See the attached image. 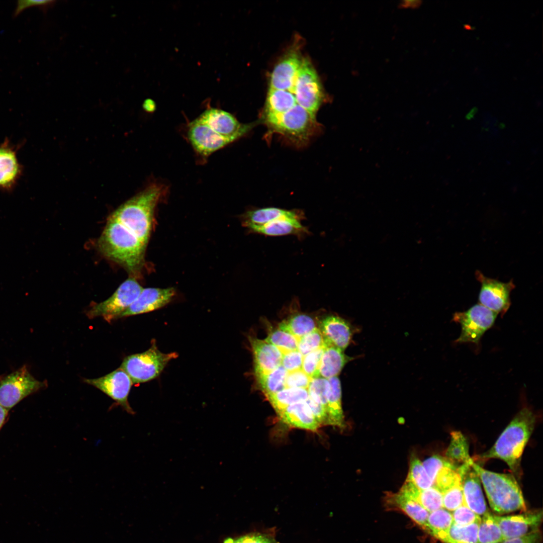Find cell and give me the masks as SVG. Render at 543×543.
I'll return each mask as SVG.
<instances>
[{"label":"cell","mask_w":543,"mask_h":543,"mask_svg":"<svg viewBox=\"0 0 543 543\" xmlns=\"http://www.w3.org/2000/svg\"><path fill=\"white\" fill-rule=\"evenodd\" d=\"M168 186L154 182L120 206L110 215L133 233L146 246L157 204L167 195Z\"/></svg>","instance_id":"obj_1"},{"label":"cell","mask_w":543,"mask_h":543,"mask_svg":"<svg viewBox=\"0 0 543 543\" xmlns=\"http://www.w3.org/2000/svg\"><path fill=\"white\" fill-rule=\"evenodd\" d=\"M97 245L105 256L123 266L130 274L136 275L141 269L146 246L110 216Z\"/></svg>","instance_id":"obj_2"},{"label":"cell","mask_w":543,"mask_h":543,"mask_svg":"<svg viewBox=\"0 0 543 543\" xmlns=\"http://www.w3.org/2000/svg\"><path fill=\"white\" fill-rule=\"evenodd\" d=\"M535 423L534 414L528 408H523L507 425L493 446L482 454L480 458L500 459L518 475L521 457Z\"/></svg>","instance_id":"obj_3"},{"label":"cell","mask_w":543,"mask_h":543,"mask_svg":"<svg viewBox=\"0 0 543 543\" xmlns=\"http://www.w3.org/2000/svg\"><path fill=\"white\" fill-rule=\"evenodd\" d=\"M471 466L482 483L493 510L502 514L525 510L522 491L513 475L486 470L476 464L474 460Z\"/></svg>","instance_id":"obj_4"},{"label":"cell","mask_w":543,"mask_h":543,"mask_svg":"<svg viewBox=\"0 0 543 543\" xmlns=\"http://www.w3.org/2000/svg\"><path fill=\"white\" fill-rule=\"evenodd\" d=\"M177 355L174 352H161L153 340L146 351L126 357L120 368L129 375L133 383H144L158 377L169 361Z\"/></svg>","instance_id":"obj_5"},{"label":"cell","mask_w":543,"mask_h":543,"mask_svg":"<svg viewBox=\"0 0 543 543\" xmlns=\"http://www.w3.org/2000/svg\"><path fill=\"white\" fill-rule=\"evenodd\" d=\"M46 386V382L36 380L23 366L1 380L0 405L9 410L27 396Z\"/></svg>","instance_id":"obj_6"},{"label":"cell","mask_w":543,"mask_h":543,"mask_svg":"<svg viewBox=\"0 0 543 543\" xmlns=\"http://www.w3.org/2000/svg\"><path fill=\"white\" fill-rule=\"evenodd\" d=\"M143 289L134 277H130L111 297L92 306L86 314L89 318L103 317L108 322L119 318L137 299Z\"/></svg>","instance_id":"obj_7"},{"label":"cell","mask_w":543,"mask_h":543,"mask_svg":"<svg viewBox=\"0 0 543 543\" xmlns=\"http://www.w3.org/2000/svg\"><path fill=\"white\" fill-rule=\"evenodd\" d=\"M291 92L297 103L316 117L323 101V93L316 71L306 59L302 60Z\"/></svg>","instance_id":"obj_8"},{"label":"cell","mask_w":543,"mask_h":543,"mask_svg":"<svg viewBox=\"0 0 543 543\" xmlns=\"http://www.w3.org/2000/svg\"><path fill=\"white\" fill-rule=\"evenodd\" d=\"M497 315L480 303L466 311L456 312L452 320L461 326V334L456 342L478 343L484 333L493 325Z\"/></svg>","instance_id":"obj_9"},{"label":"cell","mask_w":543,"mask_h":543,"mask_svg":"<svg viewBox=\"0 0 543 543\" xmlns=\"http://www.w3.org/2000/svg\"><path fill=\"white\" fill-rule=\"evenodd\" d=\"M475 276L481 284L480 304L498 314H504L511 305L510 293L515 288L513 282L503 283L489 278L479 270L476 271Z\"/></svg>","instance_id":"obj_10"},{"label":"cell","mask_w":543,"mask_h":543,"mask_svg":"<svg viewBox=\"0 0 543 543\" xmlns=\"http://www.w3.org/2000/svg\"><path fill=\"white\" fill-rule=\"evenodd\" d=\"M84 381L104 392L128 413L134 414L128 400L133 383L129 375L120 367L103 377L85 379Z\"/></svg>","instance_id":"obj_11"},{"label":"cell","mask_w":543,"mask_h":543,"mask_svg":"<svg viewBox=\"0 0 543 543\" xmlns=\"http://www.w3.org/2000/svg\"><path fill=\"white\" fill-rule=\"evenodd\" d=\"M187 137L197 155L204 160L231 143L214 132L199 117L188 124Z\"/></svg>","instance_id":"obj_12"},{"label":"cell","mask_w":543,"mask_h":543,"mask_svg":"<svg viewBox=\"0 0 543 543\" xmlns=\"http://www.w3.org/2000/svg\"><path fill=\"white\" fill-rule=\"evenodd\" d=\"M198 117L214 132L231 143L251 128V125L241 124L232 114L219 109L208 108Z\"/></svg>","instance_id":"obj_13"},{"label":"cell","mask_w":543,"mask_h":543,"mask_svg":"<svg viewBox=\"0 0 543 543\" xmlns=\"http://www.w3.org/2000/svg\"><path fill=\"white\" fill-rule=\"evenodd\" d=\"M499 526L504 539L525 535L539 529L542 521V511L507 516L494 515Z\"/></svg>","instance_id":"obj_14"},{"label":"cell","mask_w":543,"mask_h":543,"mask_svg":"<svg viewBox=\"0 0 543 543\" xmlns=\"http://www.w3.org/2000/svg\"><path fill=\"white\" fill-rule=\"evenodd\" d=\"M175 294L173 288H147L142 291L134 302L119 318L138 315L159 309L169 303Z\"/></svg>","instance_id":"obj_15"},{"label":"cell","mask_w":543,"mask_h":543,"mask_svg":"<svg viewBox=\"0 0 543 543\" xmlns=\"http://www.w3.org/2000/svg\"><path fill=\"white\" fill-rule=\"evenodd\" d=\"M255 376L267 374L281 365L282 353L275 345L253 336L249 337Z\"/></svg>","instance_id":"obj_16"},{"label":"cell","mask_w":543,"mask_h":543,"mask_svg":"<svg viewBox=\"0 0 543 543\" xmlns=\"http://www.w3.org/2000/svg\"><path fill=\"white\" fill-rule=\"evenodd\" d=\"M17 149L7 139L0 144V190L11 191L22 173Z\"/></svg>","instance_id":"obj_17"},{"label":"cell","mask_w":543,"mask_h":543,"mask_svg":"<svg viewBox=\"0 0 543 543\" xmlns=\"http://www.w3.org/2000/svg\"><path fill=\"white\" fill-rule=\"evenodd\" d=\"M302 60L296 52L286 55L274 67L270 75L269 88L291 92Z\"/></svg>","instance_id":"obj_18"},{"label":"cell","mask_w":543,"mask_h":543,"mask_svg":"<svg viewBox=\"0 0 543 543\" xmlns=\"http://www.w3.org/2000/svg\"><path fill=\"white\" fill-rule=\"evenodd\" d=\"M319 329L323 337L324 346L333 345L344 351L349 345L351 329L349 324L342 318L328 316L320 322Z\"/></svg>","instance_id":"obj_19"},{"label":"cell","mask_w":543,"mask_h":543,"mask_svg":"<svg viewBox=\"0 0 543 543\" xmlns=\"http://www.w3.org/2000/svg\"><path fill=\"white\" fill-rule=\"evenodd\" d=\"M464 505L479 516L488 512L480 479L471 466L462 476Z\"/></svg>","instance_id":"obj_20"},{"label":"cell","mask_w":543,"mask_h":543,"mask_svg":"<svg viewBox=\"0 0 543 543\" xmlns=\"http://www.w3.org/2000/svg\"><path fill=\"white\" fill-rule=\"evenodd\" d=\"M278 415L284 423L293 427L315 431L320 426L305 401L288 406Z\"/></svg>","instance_id":"obj_21"},{"label":"cell","mask_w":543,"mask_h":543,"mask_svg":"<svg viewBox=\"0 0 543 543\" xmlns=\"http://www.w3.org/2000/svg\"><path fill=\"white\" fill-rule=\"evenodd\" d=\"M247 228L252 232L270 236L299 235L308 231L301 224L300 219L289 217L281 218L262 225H252Z\"/></svg>","instance_id":"obj_22"},{"label":"cell","mask_w":543,"mask_h":543,"mask_svg":"<svg viewBox=\"0 0 543 543\" xmlns=\"http://www.w3.org/2000/svg\"><path fill=\"white\" fill-rule=\"evenodd\" d=\"M399 492L417 501L429 513L443 508L442 494L435 487L420 489L406 481Z\"/></svg>","instance_id":"obj_23"},{"label":"cell","mask_w":543,"mask_h":543,"mask_svg":"<svg viewBox=\"0 0 543 543\" xmlns=\"http://www.w3.org/2000/svg\"><path fill=\"white\" fill-rule=\"evenodd\" d=\"M349 359L341 349L333 345H325L319 369V377L328 379L337 376Z\"/></svg>","instance_id":"obj_24"},{"label":"cell","mask_w":543,"mask_h":543,"mask_svg":"<svg viewBox=\"0 0 543 543\" xmlns=\"http://www.w3.org/2000/svg\"><path fill=\"white\" fill-rule=\"evenodd\" d=\"M289 217L301 220L302 213L294 210H287L275 207L252 210L243 217V224L246 228L252 225H262L276 219Z\"/></svg>","instance_id":"obj_25"},{"label":"cell","mask_w":543,"mask_h":543,"mask_svg":"<svg viewBox=\"0 0 543 543\" xmlns=\"http://www.w3.org/2000/svg\"><path fill=\"white\" fill-rule=\"evenodd\" d=\"M330 388L328 395L327 425L342 428L344 426V415L341 405V389L337 376L328 379Z\"/></svg>","instance_id":"obj_26"},{"label":"cell","mask_w":543,"mask_h":543,"mask_svg":"<svg viewBox=\"0 0 543 543\" xmlns=\"http://www.w3.org/2000/svg\"><path fill=\"white\" fill-rule=\"evenodd\" d=\"M297 104L295 96L292 92L269 88L263 117L283 114L292 109Z\"/></svg>","instance_id":"obj_27"},{"label":"cell","mask_w":543,"mask_h":543,"mask_svg":"<svg viewBox=\"0 0 543 543\" xmlns=\"http://www.w3.org/2000/svg\"><path fill=\"white\" fill-rule=\"evenodd\" d=\"M480 522L465 526L452 524L446 531L434 535L444 543H479L478 529Z\"/></svg>","instance_id":"obj_28"},{"label":"cell","mask_w":543,"mask_h":543,"mask_svg":"<svg viewBox=\"0 0 543 543\" xmlns=\"http://www.w3.org/2000/svg\"><path fill=\"white\" fill-rule=\"evenodd\" d=\"M389 499L414 521L424 528L429 512L419 503L400 492L390 495Z\"/></svg>","instance_id":"obj_29"},{"label":"cell","mask_w":543,"mask_h":543,"mask_svg":"<svg viewBox=\"0 0 543 543\" xmlns=\"http://www.w3.org/2000/svg\"><path fill=\"white\" fill-rule=\"evenodd\" d=\"M278 414L288 406L305 401L309 397L307 389L286 388L284 389L265 396Z\"/></svg>","instance_id":"obj_30"},{"label":"cell","mask_w":543,"mask_h":543,"mask_svg":"<svg viewBox=\"0 0 543 543\" xmlns=\"http://www.w3.org/2000/svg\"><path fill=\"white\" fill-rule=\"evenodd\" d=\"M315 328V322L311 316L298 313L282 321L279 324L278 328L293 335L298 340Z\"/></svg>","instance_id":"obj_31"},{"label":"cell","mask_w":543,"mask_h":543,"mask_svg":"<svg viewBox=\"0 0 543 543\" xmlns=\"http://www.w3.org/2000/svg\"><path fill=\"white\" fill-rule=\"evenodd\" d=\"M445 457L457 465L471 464L473 460L469 455L467 438L460 431L451 432L450 441L446 450Z\"/></svg>","instance_id":"obj_32"},{"label":"cell","mask_w":543,"mask_h":543,"mask_svg":"<svg viewBox=\"0 0 543 543\" xmlns=\"http://www.w3.org/2000/svg\"><path fill=\"white\" fill-rule=\"evenodd\" d=\"M288 372L282 366L263 375L256 376L257 383L265 396L275 393L285 388Z\"/></svg>","instance_id":"obj_33"},{"label":"cell","mask_w":543,"mask_h":543,"mask_svg":"<svg viewBox=\"0 0 543 543\" xmlns=\"http://www.w3.org/2000/svg\"><path fill=\"white\" fill-rule=\"evenodd\" d=\"M479 543L502 542L504 538L494 515L487 512L483 515L478 529Z\"/></svg>","instance_id":"obj_34"},{"label":"cell","mask_w":543,"mask_h":543,"mask_svg":"<svg viewBox=\"0 0 543 543\" xmlns=\"http://www.w3.org/2000/svg\"><path fill=\"white\" fill-rule=\"evenodd\" d=\"M453 524L451 513L441 508L429 513L424 528L433 536L447 530Z\"/></svg>","instance_id":"obj_35"},{"label":"cell","mask_w":543,"mask_h":543,"mask_svg":"<svg viewBox=\"0 0 543 543\" xmlns=\"http://www.w3.org/2000/svg\"><path fill=\"white\" fill-rule=\"evenodd\" d=\"M406 481L413 484L420 489L433 487V484L427 475L422 462L417 458H412Z\"/></svg>","instance_id":"obj_36"},{"label":"cell","mask_w":543,"mask_h":543,"mask_svg":"<svg viewBox=\"0 0 543 543\" xmlns=\"http://www.w3.org/2000/svg\"><path fill=\"white\" fill-rule=\"evenodd\" d=\"M264 340L278 347L282 353L297 350L298 339L279 328L269 330Z\"/></svg>","instance_id":"obj_37"},{"label":"cell","mask_w":543,"mask_h":543,"mask_svg":"<svg viewBox=\"0 0 543 543\" xmlns=\"http://www.w3.org/2000/svg\"><path fill=\"white\" fill-rule=\"evenodd\" d=\"M329 388L328 380L321 377L312 378L307 388L309 397L323 406L326 411Z\"/></svg>","instance_id":"obj_38"},{"label":"cell","mask_w":543,"mask_h":543,"mask_svg":"<svg viewBox=\"0 0 543 543\" xmlns=\"http://www.w3.org/2000/svg\"><path fill=\"white\" fill-rule=\"evenodd\" d=\"M462 478L458 470L448 467H443L438 472L433 487L442 494L453 487L462 484Z\"/></svg>","instance_id":"obj_39"},{"label":"cell","mask_w":543,"mask_h":543,"mask_svg":"<svg viewBox=\"0 0 543 543\" xmlns=\"http://www.w3.org/2000/svg\"><path fill=\"white\" fill-rule=\"evenodd\" d=\"M324 347L322 334L318 328L298 340V350L305 356L308 353Z\"/></svg>","instance_id":"obj_40"},{"label":"cell","mask_w":543,"mask_h":543,"mask_svg":"<svg viewBox=\"0 0 543 543\" xmlns=\"http://www.w3.org/2000/svg\"><path fill=\"white\" fill-rule=\"evenodd\" d=\"M422 463L433 485L436 476L442 468L445 467L458 470L461 466L453 463L445 457L439 455H433L425 460Z\"/></svg>","instance_id":"obj_41"},{"label":"cell","mask_w":543,"mask_h":543,"mask_svg":"<svg viewBox=\"0 0 543 543\" xmlns=\"http://www.w3.org/2000/svg\"><path fill=\"white\" fill-rule=\"evenodd\" d=\"M324 348L312 351L303 356L302 370L312 379L319 377V369Z\"/></svg>","instance_id":"obj_42"},{"label":"cell","mask_w":543,"mask_h":543,"mask_svg":"<svg viewBox=\"0 0 543 543\" xmlns=\"http://www.w3.org/2000/svg\"><path fill=\"white\" fill-rule=\"evenodd\" d=\"M443 508L449 511L464 505L462 484L457 485L442 493Z\"/></svg>","instance_id":"obj_43"},{"label":"cell","mask_w":543,"mask_h":543,"mask_svg":"<svg viewBox=\"0 0 543 543\" xmlns=\"http://www.w3.org/2000/svg\"><path fill=\"white\" fill-rule=\"evenodd\" d=\"M451 515L453 524L460 526H465L475 522H480L481 520L480 516L465 505H462L454 510Z\"/></svg>","instance_id":"obj_44"},{"label":"cell","mask_w":543,"mask_h":543,"mask_svg":"<svg viewBox=\"0 0 543 543\" xmlns=\"http://www.w3.org/2000/svg\"><path fill=\"white\" fill-rule=\"evenodd\" d=\"M303 355L297 350L282 352L281 365L288 372L302 369Z\"/></svg>","instance_id":"obj_45"},{"label":"cell","mask_w":543,"mask_h":543,"mask_svg":"<svg viewBox=\"0 0 543 543\" xmlns=\"http://www.w3.org/2000/svg\"><path fill=\"white\" fill-rule=\"evenodd\" d=\"M312 378L309 377L303 371L288 372L286 381V388H296L307 389Z\"/></svg>","instance_id":"obj_46"},{"label":"cell","mask_w":543,"mask_h":543,"mask_svg":"<svg viewBox=\"0 0 543 543\" xmlns=\"http://www.w3.org/2000/svg\"><path fill=\"white\" fill-rule=\"evenodd\" d=\"M223 543H278L272 536L260 533H251L236 538L229 537Z\"/></svg>","instance_id":"obj_47"},{"label":"cell","mask_w":543,"mask_h":543,"mask_svg":"<svg viewBox=\"0 0 543 543\" xmlns=\"http://www.w3.org/2000/svg\"><path fill=\"white\" fill-rule=\"evenodd\" d=\"M55 1H18L16 8L14 12L13 16L17 17L25 9L32 7H38L44 12H46L49 8H52L55 4Z\"/></svg>","instance_id":"obj_48"},{"label":"cell","mask_w":543,"mask_h":543,"mask_svg":"<svg viewBox=\"0 0 543 543\" xmlns=\"http://www.w3.org/2000/svg\"><path fill=\"white\" fill-rule=\"evenodd\" d=\"M310 407L316 421L321 425H327V414L325 408L308 397L305 401Z\"/></svg>","instance_id":"obj_49"},{"label":"cell","mask_w":543,"mask_h":543,"mask_svg":"<svg viewBox=\"0 0 543 543\" xmlns=\"http://www.w3.org/2000/svg\"><path fill=\"white\" fill-rule=\"evenodd\" d=\"M541 540V535L538 529L522 536L504 539L501 543H540Z\"/></svg>","instance_id":"obj_50"},{"label":"cell","mask_w":543,"mask_h":543,"mask_svg":"<svg viewBox=\"0 0 543 543\" xmlns=\"http://www.w3.org/2000/svg\"><path fill=\"white\" fill-rule=\"evenodd\" d=\"M422 3L421 1L419 0L402 1L398 4V8L400 9H417L421 5Z\"/></svg>","instance_id":"obj_51"},{"label":"cell","mask_w":543,"mask_h":543,"mask_svg":"<svg viewBox=\"0 0 543 543\" xmlns=\"http://www.w3.org/2000/svg\"><path fill=\"white\" fill-rule=\"evenodd\" d=\"M9 410L3 407L0 405V429L4 425L8 414Z\"/></svg>","instance_id":"obj_52"},{"label":"cell","mask_w":543,"mask_h":543,"mask_svg":"<svg viewBox=\"0 0 543 543\" xmlns=\"http://www.w3.org/2000/svg\"><path fill=\"white\" fill-rule=\"evenodd\" d=\"M155 106L154 102L150 99L146 100L144 102L143 105V108L145 109V110L149 112L153 111V110L155 109Z\"/></svg>","instance_id":"obj_53"},{"label":"cell","mask_w":543,"mask_h":543,"mask_svg":"<svg viewBox=\"0 0 543 543\" xmlns=\"http://www.w3.org/2000/svg\"><path fill=\"white\" fill-rule=\"evenodd\" d=\"M497 543H501V542H497Z\"/></svg>","instance_id":"obj_54"}]
</instances>
